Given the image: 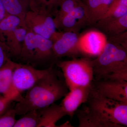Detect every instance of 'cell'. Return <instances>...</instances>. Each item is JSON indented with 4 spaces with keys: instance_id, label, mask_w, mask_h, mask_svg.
I'll return each mask as SVG.
<instances>
[{
    "instance_id": "cell-28",
    "label": "cell",
    "mask_w": 127,
    "mask_h": 127,
    "mask_svg": "<svg viewBox=\"0 0 127 127\" xmlns=\"http://www.w3.org/2000/svg\"><path fill=\"white\" fill-rule=\"evenodd\" d=\"M7 15L1 0H0V22Z\"/></svg>"
},
{
    "instance_id": "cell-16",
    "label": "cell",
    "mask_w": 127,
    "mask_h": 127,
    "mask_svg": "<svg viewBox=\"0 0 127 127\" xmlns=\"http://www.w3.org/2000/svg\"><path fill=\"white\" fill-rule=\"evenodd\" d=\"M36 47L34 61H46L54 58L53 42L50 39L35 34Z\"/></svg>"
},
{
    "instance_id": "cell-9",
    "label": "cell",
    "mask_w": 127,
    "mask_h": 127,
    "mask_svg": "<svg viewBox=\"0 0 127 127\" xmlns=\"http://www.w3.org/2000/svg\"><path fill=\"white\" fill-rule=\"evenodd\" d=\"M107 41L106 37L96 30H91L80 35V55L91 58H96L102 51Z\"/></svg>"
},
{
    "instance_id": "cell-5",
    "label": "cell",
    "mask_w": 127,
    "mask_h": 127,
    "mask_svg": "<svg viewBox=\"0 0 127 127\" xmlns=\"http://www.w3.org/2000/svg\"><path fill=\"white\" fill-rule=\"evenodd\" d=\"M79 36V33L72 32H55L50 39L53 42L54 58L67 57L73 58L81 55Z\"/></svg>"
},
{
    "instance_id": "cell-21",
    "label": "cell",
    "mask_w": 127,
    "mask_h": 127,
    "mask_svg": "<svg viewBox=\"0 0 127 127\" xmlns=\"http://www.w3.org/2000/svg\"><path fill=\"white\" fill-rule=\"evenodd\" d=\"M35 47V34L28 29L19 56L25 61H34Z\"/></svg>"
},
{
    "instance_id": "cell-13",
    "label": "cell",
    "mask_w": 127,
    "mask_h": 127,
    "mask_svg": "<svg viewBox=\"0 0 127 127\" xmlns=\"http://www.w3.org/2000/svg\"><path fill=\"white\" fill-rule=\"evenodd\" d=\"M107 38L127 31V14L120 17H105L93 26Z\"/></svg>"
},
{
    "instance_id": "cell-23",
    "label": "cell",
    "mask_w": 127,
    "mask_h": 127,
    "mask_svg": "<svg viewBox=\"0 0 127 127\" xmlns=\"http://www.w3.org/2000/svg\"><path fill=\"white\" fill-rule=\"evenodd\" d=\"M127 14V0H115L109 10L103 17H120Z\"/></svg>"
},
{
    "instance_id": "cell-22",
    "label": "cell",
    "mask_w": 127,
    "mask_h": 127,
    "mask_svg": "<svg viewBox=\"0 0 127 127\" xmlns=\"http://www.w3.org/2000/svg\"><path fill=\"white\" fill-rule=\"evenodd\" d=\"M16 120L13 127H37L39 123V114L38 110L30 111Z\"/></svg>"
},
{
    "instance_id": "cell-14",
    "label": "cell",
    "mask_w": 127,
    "mask_h": 127,
    "mask_svg": "<svg viewBox=\"0 0 127 127\" xmlns=\"http://www.w3.org/2000/svg\"><path fill=\"white\" fill-rule=\"evenodd\" d=\"M115 0H83L89 26H93L109 10Z\"/></svg>"
},
{
    "instance_id": "cell-10",
    "label": "cell",
    "mask_w": 127,
    "mask_h": 127,
    "mask_svg": "<svg viewBox=\"0 0 127 127\" xmlns=\"http://www.w3.org/2000/svg\"><path fill=\"white\" fill-rule=\"evenodd\" d=\"M93 88L103 96L127 103V81L100 80L93 83Z\"/></svg>"
},
{
    "instance_id": "cell-15",
    "label": "cell",
    "mask_w": 127,
    "mask_h": 127,
    "mask_svg": "<svg viewBox=\"0 0 127 127\" xmlns=\"http://www.w3.org/2000/svg\"><path fill=\"white\" fill-rule=\"evenodd\" d=\"M39 114V123L37 127H57L58 122L66 116L61 104L53 103L42 109H38Z\"/></svg>"
},
{
    "instance_id": "cell-25",
    "label": "cell",
    "mask_w": 127,
    "mask_h": 127,
    "mask_svg": "<svg viewBox=\"0 0 127 127\" xmlns=\"http://www.w3.org/2000/svg\"><path fill=\"white\" fill-rule=\"evenodd\" d=\"M107 40L117 43L127 49V31L107 37Z\"/></svg>"
},
{
    "instance_id": "cell-1",
    "label": "cell",
    "mask_w": 127,
    "mask_h": 127,
    "mask_svg": "<svg viewBox=\"0 0 127 127\" xmlns=\"http://www.w3.org/2000/svg\"><path fill=\"white\" fill-rule=\"evenodd\" d=\"M65 82L58 78L53 70L34 84L15 106L16 115L23 116L34 110L55 103L68 92Z\"/></svg>"
},
{
    "instance_id": "cell-29",
    "label": "cell",
    "mask_w": 127,
    "mask_h": 127,
    "mask_svg": "<svg viewBox=\"0 0 127 127\" xmlns=\"http://www.w3.org/2000/svg\"><path fill=\"white\" fill-rule=\"evenodd\" d=\"M58 127H73L68 122H66L64 123L63 124L58 126Z\"/></svg>"
},
{
    "instance_id": "cell-12",
    "label": "cell",
    "mask_w": 127,
    "mask_h": 127,
    "mask_svg": "<svg viewBox=\"0 0 127 127\" xmlns=\"http://www.w3.org/2000/svg\"><path fill=\"white\" fill-rule=\"evenodd\" d=\"M92 85L88 87H76L69 90L60 104L66 116L72 117L82 104L86 102L89 96Z\"/></svg>"
},
{
    "instance_id": "cell-27",
    "label": "cell",
    "mask_w": 127,
    "mask_h": 127,
    "mask_svg": "<svg viewBox=\"0 0 127 127\" xmlns=\"http://www.w3.org/2000/svg\"><path fill=\"white\" fill-rule=\"evenodd\" d=\"M12 100L0 96V115L8 108Z\"/></svg>"
},
{
    "instance_id": "cell-18",
    "label": "cell",
    "mask_w": 127,
    "mask_h": 127,
    "mask_svg": "<svg viewBox=\"0 0 127 127\" xmlns=\"http://www.w3.org/2000/svg\"><path fill=\"white\" fill-rule=\"evenodd\" d=\"M62 0H31L30 10L54 17Z\"/></svg>"
},
{
    "instance_id": "cell-2",
    "label": "cell",
    "mask_w": 127,
    "mask_h": 127,
    "mask_svg": "<svg viewBox=\"0 0 127 127\" xmlns=\"http://www.w3.org/2000/svg\"><path fill=\"white\" fill-rule=\"evenodd\" d=\"M86 103L83 110L92 125L97 127L127 126V103L103 96L92 85Z\"/></svg>"
},
{
    "instance_id": "cell-26",
    "label": "cell",
    "mask_w": 127,
    "mask_h": 127,
    "mask_svg": "<svg viewBox=\"0 0 127 127\" xmlns=\"http://www.w3.org/2000/svg\"><path fill=\"white\" fill-rule=\"evenodd\" d=\"M10 49L4 42L0 39V68L10 58Z\"/></svg>"
},
{
    "instance_id": "cell-6",
    "label": "cell",
    "mask_w": 127,
    "mask_h": 127,
    "mask_svg": "<svg viewBox=\"0 0 127 127\" xmlns=\"http://www.w3.org/2000/svg\"><path fill=\"white\" fill-rule=\"evenodd\" d=\"M52 69L51 67L44 70H39L29 65L17 63L13 73L14 88L18 94H21L29 90Z\"/></svg>"
},
{
    "instance_id": "cell-3",
    "label": "cell",
    "mask_w": 127,
    "mask_h": 127,
    "mask_svg": "<svg viewBox=\"0 0 127 127\" xmlns=\"http://www.w3.org/2000/svg\"><path fill=\"white\" fill-rule=\"evenodd\" d=\"M92 63L95 81H127V49L122 46L107 40Z\"/></svg>"
},
{
    "instance_id": "cell-11",
    "label": "cell",
    "mask_w": 127,
    "mask_h": 127,
    "mask_svg": "<svg viewBox=\"0 0 127 127\" xmlns=\"http://www.w3.org/2000/svg\"><path fill=\"white\" fill-rule=\"evenodd\" d=\"M17 63L9 58L0 68V96L18 102L22 98L14 88L13 73Z\"/></svg>"
},
{
    "instance_id": "cell-20",
    "label": "cell",
    "mask_w": 127,
    "mask_h": 127,
    "mask_svg": "<svg viewBox=\"0 0 127 127\" xmlns=\"http://www.w3.org/2000/svg\"><path fill=\"white\" fill-rule=\"evenodd\" d=\"M26 25H21L16 28L10 39L5 42L10 49L11 55L19 56L22 44L27 32Z\"/></svg>"
},
{
    "instance_id": "cell-4",
    "label": "cell",
    "mask_w": 127,
    "mask_h": 127,
    "mask_svg": "<svg viewBox=\"0 0 127 127\" xmlns=\"http://www.w3.org/2000/svg\"><path fill=\"white\" fill-rule=\"evenodd\" d=\"M57 64L62 71L68 90L92 84L94 77L91 58H76L69 61L57 62Z\"/></svg>"
},
{
    "instance_id": "cell-17",
    "label": "cell",
    "mask_w": 127,
    "mask_h": 127,
    "mask_svg": "<svg viewBox=\"0 0 127 127\" xmlns=\"http://www.w3.org/2000/svg\"><path fill=\"white\" fill-rule=\"evenodd\" d=\"M7 14L18 17L23 23L28 9L31 0H1Z\"/></svg>"
},
{
    "instance_id": "cell-7",
    "label": "cell",
    "mask_w": 127,
    "mask_h": 127,
    "mask_svg": "<svg viewBox=\"0 0 127 127\" xmlns=\"http://www.w3.org/2000/svg\"><path fill=\"white\" fill-rule=\"evenodd\" d=\"M57 30L59 32L79 33L80 30L89 26L83 1L67 14L59 18H53Z\"/></svg>"
},
{
    "instance_id": "cell-19",
    "label": "cell",
    "mask_w": 127,
    "mask_h": 127,
    "mask_svg": "<svg viewBox=\"0 0 127 127\" xmlns=\"http://www.w3.org/2000/svg\"><path fill=\"white\" fill-rule=\"evenodd\" d=\"M25 25L18 17L7 14L0 22V39L5 43L17 27Z\"/></svg>"
},
{
    "instance_id": "cell-24",
    "label": "cell",
    "mask_w": 127,
    "mask_h": 127,
    "mask_svg": "<svg viewBox=\"0 0 127 127\" xmlns=\"http://www.w3.org/2000/svg\"><path fill=\"white\" fill-rule=\"evenodd\" d=\"M16 115L15 108H7L0 115V127H13Z\"/></svg>"
},
{
    "instance_id": "cell-8",
    "label": "cell",
    "mask_w": 127,
    "mask_h": 127,
    "mask_svg": "<svg viewBox=\"0 0 127 127\" xmlns=\"http://www.w3.org/2000/svg\"><path fill=\"white\" fill-rule=\"evenodd\" d=\"M25 23L28 30L46 39H51L57 31L53 17L50 15L28 11L25 17Z\"/></svg>"
}]
</instances>
